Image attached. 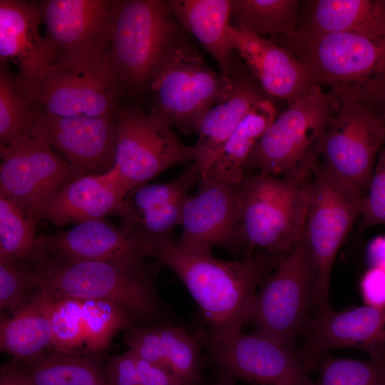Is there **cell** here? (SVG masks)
<instances>
[{
	"instance_id": "6da1fadb",
	"label": "cell",
	"mask_w": 385,
	"mask_h": 385,
	"mask_svg": "<svg viewBox=\"0 0 385 385\" xmlns=\"http://www.w3.org/2000/svg\"><path fill=\"white\" fill-rule=\"evenodd\" d=\"M175 242L161 248L155 260L175 273L198 305L206 326L202 332L215 339L241 334L257 289L284 255L257 252L224 260L212 253L181 251Z\"/></svg>"
},
{
	"instance_id": "7a4b0ae2",
	"label": "cell",
	"mask_w": 385,
	"mask_h": 385,
	"mask_svg": "<svg viewBox=\"0 0 385 385\" xmlns=\"http://www.w3.org/2000/svg\"><path fill=\"white\" fill-rule=\"evenodd\" d=\"M33 262L41 278L37 289L51 297L111 302L123 309L135 325L170 322L155 284L162 265L158 262L38 259Z\"/></svg>"
},
{
	"instance_id": "3957f363",
	"label": "cell",
	"mask_w": 385,
	"mask_h": 385,
	"mask_svg": "<svg viewBox=\"0 0 385 385\" xmlns=\"http://www.w3.org/2000/svg\"><path fill=\"white\" fill-rule=\"evenodd\" d=\"M279 45L299 59L318 86L382 113L385 36L314 35L297 30Z\"/></svg>"
},
{
	"instance_id": "277c9868",
	"label": "cell",
	"mask_w": 385,
	"mask_h": 385,
	"mask_svg": "<svg viewBox=\"0 0 385 385\" xmlns=\"http://www.w3.org/2000/svg\"><path fill=\"white\" fill-rule=\"evenodd\" d=\"M306 183L246 173L233 185L237 230L245 258L257 252L283 257L302 236L307 209Z\"/></svg>"
},
{
	"instance_id": "5b68a950",
	"label": "cell",
	"mask_w": 385,
	"mask_h": 385,
	"mask_svg": "<svg viewBox=\"0 0 385 385\" xmlns=\"http://www.w3.org/2000/svg\"><path fill=\"white\" fill-rule=\"evenodd\" d=\"M148 88L149 114L190 135L198 133L205 114L228 96L233 81L212 70L183 34L161 58Z\"/></svg>"
},
{
	"instance_id": "8992f818",
	"label": "cell",
	"mask_w": 385,
	"mask_h": 385,
	"mask_svg": "<svg viewBox=\"0 0 385 385\" xmlns=\"http://www.w3.org/2000/svg\"><path fill=\"white\" fill-rule=\"evenodd\" d=\"M337 96L318 86L279 113L250 155L247 173L306 183L317 168L318 150L337 104Z\"/></svg>"
},
{
	"instance_id": "52a82bcc",
	"label": "cell",
	"mask_w": 385,
	"mask_h": 385,
	"mask_svg": "<svg viewBox=\"0 0 385 385\" xmlns=\"http://www.w3.org/2000/svg\"><path fill=\"white\" fill-rule=\"evenodd\" d=\"M183 29L163 0H114L108 53L122 90L148 88L157 64Z\"/></svg>"
},
{
	"instance_id": "ba28073f",
	"label": "cell",
	"mask_w": 385,
	"mask_h": 385,
	"mask_svg": "<svg viewBox=\"0 0 385 385\" xmlns=\"http://www.w3.org/2000/svg\"><path fill=\"white\" fill-rule=\"evenodd\" d=\"M109 43L57 57L34 90L39 110L61 117H113L121 86Z\"/></svg>"
},
{
	"instance_id": "9c48e42d",
	"label": "cell",
	"mask_w": 385,
	"mask_h": 385,
	"mask_svg": "<svg viewBox=\"0 0 385 385\" xmlns=\"http://www.w3.org/2000/svg\"><path fill=\"white\" fill-rule=\"evenodd\" d=\"M307 209L302 235L316 271L313 307L318 316L332 310L329 286L337 252L361 213L364 197L319 166L307 184Z\"/></svg>"
},
{
	"instance_id": "30bf717a",
	"label": "cell",
	"mask_w": 385,
	"mask_h": 385,
	"mask_svg": "<svg viewBox=\"0 0 385 385\" xmlns=\"http://www.w3.org/2000/svg\"><path fill=\"white\" fill-rule=\"evenodd\" d=\"M316 271L302 234L259 287L247 324L253 332L293 345L312 316Z\"/></svg>"
},
{
	"instance_id": "8fae6325",
	"label": "cell",
	"mask_w": 385,
	"mask_h": 385,
	"mask_svg": "<svg viewBox=\"0 0 385 385\" xmlns=\"http://www.w3.org/2000/svg\"><path fill=\"white\" fill-rule=\"evenodd\" d=\"M337 98L319 144L317 166L364 197L376 158L385 145V120L381 113L354 99Z\"/></svg>"
},
{
	"instance_id": "7c38bea8",
	"label": "cell",
	"mask_w": 385,
	"mask_h": 385,
	"mask_svg": "<svg viewBox=\"0 0 385 385\" xmlns=\"http://www.w3.org/2000/svg\"><path fill=\"white\" fill-rule=\"evenodd\" d=\"M114 118L113 167L127 194L172 167L195 162L193 146L185 145L171 127L138 107H118Z\"/></svg>"
},
{
	"instance_id": "4fadbf2b",
	"label": "cell",
	"mask_w": 385,
	"mask_h": 385,
	"mask_svg": "<svg viewBox=\"0 0 385 385\" xmlns=\"http://www.w3.org/2000/svg\"><path fill=\"white\" fill-rule=\"evenodd\" d=\"M198 334L217 375L250 385H314L304 356L293 345L255 332L225 339Z\"/></svg>"
},
{
	"instance_id": "5bb4252c",
	"label": "cell",
	"mask_w": 385,
	"mask_h": 385,
	"mask_svg": "<svg viewBox=\"0 0 385 385\" xmlns=\"http://www.w3.org/2000/svg\"><path fill=\"white\" fill-rule=\"evenodd\" d=\"M0 192L38 222L45 207L71 180L83 175L43 141L29 136L0 145Z\"/></svg>"
},
{
	"instance_id": "9a60e30c",
	"label": "cell",
	"mask_w": 385,
	"mask_h": 385,
	"mask_svg": "<svg viewBox=\"0 0 385 385\" xmlns=\"http://www.w3.org/2000/svg\"><path fill=\"white\" fill-rule=\"evenodd\" d=\"M197 192L184 198L175 247L183 252L210 254L222 247L245 258L240 240L233 186L200 175Z\"/></svg>"
},
{
	"instance_id": "2e32d148",
	"label": "cell",
	"mask_w": 385,
	"mask_h": 385,
	"mask_svg": "<svg viewBox=\"0 0 385 385\" xmlns=\"http://www.w3.org/2000/svg\"><path fill=\"white\" fill-rule=\"evenodd\" d=\"M31 134L56 150L83 175L103 174L114 165V116L61 117L37 108Z\"/></svg>"
},
{
	"instance_id": "e0dca14e",
	"label": "cell",
	"mask_w": 385,
	"mask_h": 385,
	"mask_svg": "<svg viewBox=\"0 0 385 385\" xmlns=\"http://www.w3.org/2000/svg\"><path fill=\"white\" fill-rule=\"evenodd\" d=\"M150 244L104 219L76 224L71 229L38 236L31 260L144 261L155 258Z\"/></svg>"
},
{
	"instance_id": "ac0fdd59",
	"label": "cell",
	"mask_w": 385,
	"mask_h": 385,
	"mask_svg": "<svg viewBox=\"0 0 385 385\" xmlns=\"http://www.w3.org/2000/svg\"><path fill=\"white\" fill-rule=\"evenodd\" d=\"M200 176L192 163L168 182L134 188L123 200L120 226L155 247L157 253L173 244V232L180 225L184 198Z\"/></svg>"
},
{
	"instance_id": "d6986e66",
	"label": "cell",
	"mask_w": 385,
	"mask_h": 385,
	"mask_svg": "<svg viewBox=\"0 0 385 385\" xmlns=\"http://www.w3.org/2000/svg\"><path fill=\"white\" fill-rule=\"evenodd\" d=\"M301 336L304 355L314 369L318 356L338 348L360 349L385 364V307L365 305L311 316Z\"/></svg>"
},
{
	"instance_id": "ffe728a7",
	"label": "cell",
	"mask_w": 385,
	"mask_h": 385,
	"mask_svg": "<svg viewBox=\"0 0 385 385\" xmlns=\"http://www.w3.org/2000/svg\"><path fill=\"white\" fill-rule=\"evenodd\" d=\"M229 36L234 51L272 98L289 105L318 86L304 65L284 47L232 25Z\"/></svg>"
},
{
	"instance_id": "44dd1931",
	"label": "cell",
	"mask_w": 385,
	"mask_h": 385,
	"mask_svg": "<svg viewBox=\"0 0 385 385\" xmlns=\"http://www.w3.org/2000/svg\"><path fill=\"white\" fill-rule=\"evenodd\" d=\"M42 23L39 1L0 0V63L14 64L34 90L55 59Z\"/></svg>"
},
{
	"instance_id": "7402d4cb",
	"label": "cell",
	"mask_w": 385,
	"mask_h": 385,
	"mask_svg": "<svg viewBox=\"0 0 385 385\" xmlns=\"http://www.w3.org/2000/svg\"><path fill=\"white\" fill-rule=\"evenodd\" d=\"M39 2L46 26L45 37L55 59L108 43L114 0H46Z\"/></svg>"
},
{
	"instance_id": "603a6c76",
	"label": "cell",
	"mask_w": 385,
	"mask_h": 385,
	"mask_svg": "<svg viewBox=\"0 0 385 385\" xmlns=\"http://www.w3.org/2000/svg\"><path fill=\"white\" fill-rule=\"evenodd\" d=\"M127 193L113 167L98 175L79 176L66 183L41 214V220L62 227L70 223L120 215Z\"/></svg>"
},
{
	"instance_id": "cb8c5ba5",
	"label": "cell",
	"mask_w": 385,
	"mask_h": 385,
	"mask_svg": "<svg viewBox=\"0 0 385 385\" xmlns=\"http://www.w3.org/2000/svg\"><path fill=\"white\" fill-rule=\"evenodd\" d=\"M233 88L228 96L212 107L202 118L195 163L200 175L210 167L217 152L243 118L259 101L272 98L242 61L235 56Z\"/></svg>"
},
{
	"instance_id": "d4e9b609",
	"label": "cell",
	"mask_w": 385,
	"mask_h": 385,
	"mask_svg": "<svg viewBox=\"0 0 385 385\" xmlns=\"http://www.w3.org/2000/svg\"><path fill=\"white\" fill-rule=\"evenodd\" d=\"M297 30L314 34L385 36L384 0H302Z\"/></svg>"
},
{
	"instance_id": "484cf974",
	"label": "cell",
	"mask_w": 385,
	"mask_h": 385,
	"mask_svg": "<svg viewBox=\"0 0 385 385\" xmlns=\"http://www.w3.org/2000/svg\"><path fill=\"white\" fill-rule=\"evenodd\" d=\"M169 9L183 31L193 36L231 78L234 48L229 36L231 0H170Z\"/></svg>"
},
{
	"instance_id": "4316f807",
	"label": "cell",
	"mask_w": 385,
	"mask_h": 385,
	"mask_svg": "<svg viewBox=\"0 0 385 385\" xmlns=\"http://www.w3.org/2000/svg\"><path fill=\"white\" fill-rule=\"evenodd\" d=\"M51 297L36 289L14 313L1 315L0 348L16 363L31 361L51 346Z\"/></svg>"
},
{
	"instance_id": "83f0119b",
	"label": "cell",
	"mask_w": 385,
	"mask_h": 385,
	"mask_svg": "<svg viewBox=\"0 0 385 385\" xmlns=\"http://www.w3.org/2000/svg\"><path fill=\"white\" fill-rule=\"evenodd\" d=\"M279 113L271 98L256 103L200 175L232 186L237 184L246 174L245 165L250 155Z\"/></svg>"
},
{
	"instance_id": "f1b7e54d",
	"label": "cell",
	"mask_w": 385,
	"mask_h": 385,
	"mask_svg": "<svg viewBox=\"0 0 385 385\" xmlns=\"http://www.w3.org/2000/svg\"><path fill=\"white\" fill-rule=\"evenodd\" d=\"M16 364L31 385H108L100 352L46 351L31 361Z\"/></svg>"
},
{
	"instance_id": "f546056e",
	"label": "cell",
	"mask_w": 385,
	"mask_h": 385,
	"mask_svg": "<svg viewBox=\"0 0 385 385\" xmlns=\"http://www.w3.org/2000/svg\"><path fill=\"white\" fill-rule=\"evenodd\" d=\"M301 0H231L230 20L242 28L279 44L297 27Z\"/></svg>"
},
{
	"instance_id": "4dcf8cb0",
	"label": "cell",
	"mask_w": 385,
	"mask_h": 385,
	"mask_svg": "<svg viewBox=\"0 0 385 385\" xmlns=\"http://www.w3.org/2000/svg\"><path fill=\"white\" fill-rule=\"evenodd\" d=\"M37 108L34 88L9 64L0 63V145L31 136Z\"/></svg>"
},
{
	"instance_id": "1f68e13d",
	"label": "cell",
	"mask_w": 385,
	"mask_h": 385,
	"mask_svg": "<svg viewBox=\"0 0 385 385\" xmlns=\"http://www.w3.org/2000/svg\"><path fill=\"white\" fill-rule=\"evenodd\" d=\"M36 223L24 208L0 192V260H31Z\"/></svg>"
},
{
	"instance_id": "d6a6232c",
	"label": "cell",
	"mask_w": 385,
	"mask_h": 385,
	"mask_svg": "<svg viewBox=\"0 0 385 385\" xmlns=\"http://www.w3.org/2000/svg\"><path fill=\"white\" fill-rule=\"evenodd\" d=\"M86 332V352H101L120 331L134 325L130 315L115 304L101 299H81Z\"/></svg>"
},
{
	"instance_id": "836d02e7",
	"label": "cell",
	"mask_w": 385,
	"mask_h": 385,
	"mask_svg": "<svg viewBox=\"0 0 385 385\" xmlns=\"http://www.w3.org/2000/svg\"><path fill=\"white\" fill-rule=\"evenodd\" d=\"M51 319L53 350L86 353V332L80 299L51 297Z\"/></svg>"
},
{
	"instance_id": "e575fe53",
	"label": "cell",
	"mask_w": 385,
	"mask_h": 385,
	"mask_svg": "<svg viewBox=\"0 0 385 385\" xmlns=\"http://www.w3.org/2000/svg\"><path fill=\"white\" fill-rule=\"evenodd\" d=\"M31 260H0V312L9 315L19 309L40 284Z\"/></svg>"
},
{
	"instance_id": "d590c367",
	"label": "cell",
	"mask_w": 385,
	"mask_h": 385,
	"mask_svg": "<svg viewBox=\"0 0 385 385\" xmlns=\"http://www.w3.org/2000/svg\"><path fill=\"white\" fill-rule=\"evenodd\" d=\"M319 370L314 385H376L385 364L373 360L361 361L324 354L317 357Z\"/></svg>"
},
{
	"instance_id": "8d00e7d4",
	"label": "cell",
	"mask_w": 385,
	"mask_h": 385,
	"mask_svg": "<svg viewBox=\"0 0 385 385\" xmlns=\"http://www.w3.org/2000/svg\"><path fill=\"white\" fill-rule=\"evenodd\" d=\"M360 217V232L376 225H385V145L377 156Z\"/></svg>"
},
{
	"instance_id": "74e56055",
	"label": "cell",
	"mask_w": 385,
	"mask_h": 385,
	"mask_svg": "<svg viewBox=\"0 0 385 385\" xmlns=\"http://www.w3.org/2000/svg\"><path fill=\"white\" fill-rule=\"evenodd\" d=\"M108 385H141L135 355L129 349L105 359Z\"/></svg>"
},
{
	"instance_id": "f35d334b",
	"label": "cell",
	"mask_w": 385,
	"mask_h": 385,
	"mask_svg": "<svg viewBox=\"0 0 385 385\" xmlns=\"http://www.w3.org/2000/svg\"><path fill=\"white\" fill-rule=\"evenodd\" d=\"M360 288L366 305L385 307V270L371 267L364 274Z\"/></svg>"
},
{
	"instance_id": "ab89813d",
	"label": "cell",
	"mask_w": 385,
	"mask_h": 385,
	"mask_svg": "<svg viewBox=\"0 0 385 385\" xmlns=\"http://www.w3.org/2000/svg\"><path fill=\"white\" fill-rule=\"evenodd\" d=\"M136 359L141 385H183L178 379L168 370L138 356Z\"/></svg>"
},
{
	"instance_id": "60d3db41",
	"label": "cell",
	"mask_w": 385,
	"mask_h": 385,
	"mask_svg": "<svg viewBox=\"0 0 385 385\" xmlns=\"http://www.w3.org/2000/svg\"><path fill=\"white\" fill-rule=\"evenodd\" d=\"M366 258L371 267L385 270V235L373 239L366 249Z\"/></svg>"
},
{
	"instance_id": "b9f144b4",
	"label": "cell",
	"mask_w": 385,
	"mask_h": 385,
	"mask_svg": "<svg viewBox=\"0 0 385 385\" xmlns=\"http://www.w3.org/2000/svg\"><path fill=\"white\" fill-rule=\"evenodd\" d=\"M0 385H31L14 361L1 366Z\"/></svg>"
},
{
	"instance_id": "7bdbcfd3",
	"label": "cell",
	"mask_w": 385,
	"mask_h": 385,
	"mask_svg": "<svg viewBox=\"0 0 385 385\" xmlns=\"http://www.w3.org/2000/svg\"><path fill=\"white\" fill-rule=\"evenodd\" d=\"M211 385H237L235 381L223 376L217 375Z\"/></svg>"
},
{
	"instance_id": "ee69618b",
	"label": "cell",
	"mask_w": 385,
	"mask_h": 385,
	"mask_svg": "<svg viewBox=\"0 0 385 385\" xmlns=\"http://www.w3.org/2000/svg\"><path fill=\"white\" fill-rule=\"evenodd\" d=\"M376 385H385V366H384L383 373H382L379 380L378 381Z\"/></svg>"
},
{
	"instance_id": "f6af8a7d",
	"label": "cell",
	"mask_w": 385,
	"mask_h": 385,
	"mask_svg": "<svg viewBox=\"0 0 385 385\" xmlns=\"http://www.w3.org/2000/svg\"><path fill=\"white\" fill-rule=\"evenodd\" d=\"M381 115H382L383 118H384V120H385V107H384V108L383 111H382Z\"/></svg>"
},
{
	"instance_id": "bcb514c9",
	"label": "cell",
	"mask_w": 385,
	"mask_h": 385,
	"mask_svg": "<svg viewBox=\"0 0 385 385\" xmlns=\"http://www.w3.org/2000/svg\"><path fill=\"white\" fill-rule=\"evenodd\" d=\"M201 385H204L203 384H202Z\"/></svg>"
},
{
	"instance_id": "7dc6e473",
	"label": "cell",
	"mask_w": 385,
	"mask_h": 385,
	"mask_svg": "<svg viewBox=\"0 0 385 385\" xmlns=\"http://www.w3.org/2000/svg\"><path fill=\"white\" fill-rule=\"evenodd\" d=\"M384 3H385V0H384Z\"/></svg>"
}]
</instances>
